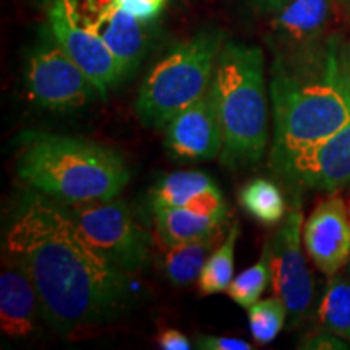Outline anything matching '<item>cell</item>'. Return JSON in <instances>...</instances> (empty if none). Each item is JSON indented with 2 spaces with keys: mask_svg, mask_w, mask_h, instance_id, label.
<instances>
[{
  "mask_svg": "<svg viewBox=\"0 0 350 350\" xmlns=\"http://www.w3.org/2000/svg\"><path fill=\"white\" fill-rule=\"evenodd\" d=\"M240 229L237 222L230 226L227 230L224 242L211 253L206 265L201 271L198 278L200 291L204 295L221 294L229 288L232 279H234V265H235V243H237Z\"/></svg>",
  "mask_w": 350,
  "mask_h": 350,
  "instance_id": "ffe728a7",
  "label": "cell"
},
{
  "mask_svg": "<svg viewBox=\"0 0 350 350\" xmlns=\"http://www.w3.org/2000/svg\"><path fill=\"white\" fill-rule=\"evenodd\" d=\"M26 88L34 103L54 111H70L103 99L98 86L59 44H41L26 65Z\"/></svg>",
  "mask_w": 350,
  "mask_h": 350,
  "instance_id": "ba28073f",
  "label": "cell"
},
{
  "mask_svg": "<svg viewBox=\"0 0 350 350\" xmlns=\"http://www.w3.org/2000/svg\"><path fill=\"white\" fill-rule=\"evenodd\" d=\"M3 252L29 274L42 318L60 332L120 318L133 299L130 274L88 242L62 203L36 190L13 213Z\"/></svg>",
  "mask_w": 350,
  "mask_h": 350,
  "instance_id": "6da1fadb",
  "label": "cell"
},
{
  "mask_svg": "<svg viewBox=\"0 0 350 350\" xmlns=\"http://www.w3.org/2000/svg\"><path fill=\"white\" fill-rule=\"evenodd\" d=\"M41 300L23 266L3 252L0 274V327L8 338H26L36 327Z\"/></svg>",
  "mask_w": 350,
  "mask_h": 350,
  "instance_id": "5bb4252c",
  "label": "cell"
},
{
  "mask_svg": "<svg viewBox=\"0 0 350 350\" xmlns=\"http://www.w3.org/2000/svg\"><path fill=\"white\" fill-rule=\"evenodd\" d=\"M214 187L208 174L180 170L164 177L151 191L152 208H185L204 190Z\"/></svg>",
  "mask_w": 350,
  "mask_h": 350,
  "instance_id": "ac0fdd59",
  "label": "cell"
},
{
  "mask_svg": "<svg viewBox=\"0 0 350 350\" xmlns=\"http://www.w3.org/2000/svg\"><path fill=\"white\" fill-rule=\"evenodd\" d=\"M196 347L203 350H252L253 345L237 338H219V336H196Z\"/></svg>",
  "mask_w": 350,
  "mask_h": 350,
  "instance_id": "d4e9b609",
  "label": "cell"
},
{
  "mask_svg": "<svg viewBox=\"0 0 350 350\" xmlns=\"http://www.w3.org/2000/svg\"><path fill=\"white\" fill-rule=\"evenodd\" d=\"M347 278H349V281H350V262H349V274H347Z\"/></svg>",
  "mask_w": 350,
  "mask_h": 350,
  "instance_id": "4dcf8cb0",
  "label": "cell"
},
{
  "mask_svg": "<svg viewBox=\"0 0 350 350\" xmlns=\"http://www.w3.org/2000/svg\"><path fill=\"white\" fill-rule=\"evenodd\" d=\"M222 46V33L216 28H204L165 54L139 88L135 111L142 124L163 129L206 93Z\"/></svg>",
  "mask_w": 350,
  "mask_h": 350,
  "instance_id": "5b68a950",
  "label": "cell"
},
{
  "mask_svg": "<svg viewBox=\"0 0 350 350\" xmlns=\"http://www.w3.org/2000/svg\"><path fill=\"white\" fill-rule=\"evenodd\" d=\"M279 177L294 188L326 193L350 187V120L332 137L297 156Z\"/></svg>",
  "mask_w": 350,
  "mask_h": 350,
  "instance_id": "7c38bea8",
  "label": "cell"
},
{
  "mask_svg": "<svg viewBox=\"0 0 350 350\" xmlns=\"http://www.w3.org/2000/svg\"><path fill=\"white\" fill-rule=\"evenodd\" d=\"M287 306L279 297L258 300L248 308V325L256 344H269L278 338L287 319Z\"/></svg>",
  "mask_w": 350,
  "mask_h": 350,
  "instance_id": "603a6c76",
  "label": "cell"
},
{
  "mask_svg": "<svg viewBox=\"0 0 350 350\" xmlns=\"http://www.w3.org/2000/svg\"><path fill=\"white\" fill-rule=\"evenodd\" d=\"M319 325L325 331L350 342V281L342 275H331L318 306Z\"/></svg>",
  "mask_w": 350,
  "mask_h": 350,
  "instance_id": "d6986e66",
  "label": "cell"
},
{
  "mask_svg": "<svg viewBox=\"0 0 350 350\" xmlns=\"http://www.w3.org/2000/svg\"><path fill=\"white\" fill-rule=\"evenodd\" d=\"M271 279H273V269H271V240L262 245L260 260L255 265L245 269L239 275L232 279L227 294L235 304L250 308L255 301L260 300L262 292L266 291Z\"/></svg>",
  "mask_w": 350,
  "mask_h": 350,
  "instance_id": "7402d4cb",
  "label": "cell"
},
{
  "mask_svg": "<svg viewBox=\"0 0 350 350\" xmlns=\"http://www.w3.org/2000/svg\"><path fill=\"white\" fill-rule=\"evenodd\" d=\"M304 243L314 266L326 275L338 274L350 258V211L332 196L319 203L304 224Z\"/></svg>",
  "mask_w": 350,
  "mask_h": 350,
  "instance_id": "4fadbf2b",
  "label": "cell"
},
{
  "mask_svg": "<svg viewBox=\"0 0 350 350\" xmlns=\"http://www.w3.org/2000/svg\"><path fill=\"white\" fill-rule=\"evenodd\" d=\"M164 144L175 159L206 161L221 154L224 137L211 86L165 125Z\"/></svg>",
  "mask_w": 350,
  "mask_h": 350,
  "instance_id": "8fae6325",
  "label": "cell"
},
{
  "mask_svg": "<svg viewBox=\"0 0 350 350\" xmlns=\"http://www.w3.org/2000/svg\"><path fill=\"white\" fill-rule=\"evenodd\" d=\"M222 232L211 237L191 240L167 247L164 255V274L174 286H187L200 278L201 271L206 265L208 258L216 250Z\"/></svg>",
  "mask_w": 350,
  "mask_h": 350,
  "instance_id": "e0dca14e",
  "label": "cell"
},
{
  "mask_svg": "<svg viewBox=\"0 0 350 350\" xmlns=\"http://www.w3.org/2000/svg\"><path fill=\"white\" fill-rule=\"evenodd\" d=\"M64 206L88 242L109 261L130 275L143 269L150 256V235L138 226L122 201L112 198Z\"/></svg>",
  "mask_w": 350,
  "mask_h": 350,
  "instance_id": "8992f818",
  "label": "cell"
},
{
  "mask_svg": "<svg viewBox=\"0 0 350 350\" xmlns=\"http://www.w3.org/2000/svg\"><path fill=\"white\" fill-rule=\"evenodd\" d=\"M340 2H342V3H345V5H347V7L350 8V0H340Z\"/></svg>",
  "mask_w": 350,
  "mask_h": 350,
  "instance_id": "f546056e",
  "label": "cell"
},
{
  "mask_svg": "<svg viewBox=\"0 0 350 350\" xmlns=\"http://www.w3.org/2000/svg\"><path fill=\"white\" fill-rule=\"evenodd\" d=\"M157 345L164 350H190L191 345L187 336L177 329H165L157 336Z\"/></svg>",
  "mask_w": 350,
  "mask_h": 350,
  "instance_id": "4316f807",
  "label": "cell"
},
{
  "mask_svg": "<svg viewBox=\"0 0 350 350\" xmlns=\"http://www.w3.org/2000/svg\"><path fill=\"white\" fill-rule=\"evenodd\" d=\"M336 0H291L273 20V33L291 52L323 44L334 18Z\"/></svg>",
  "mask_w": 350,
  "mask_h": 350,
  "instance_id": "9a60e30c",
  "label": "cell"
},
{
  "mask_svg": "<svg viewBox=\"0 0 350 350\" xmlns=\"http://www.w3.org/2000/svg\"><path fill=\"white\" fill-rule=\"evenodd\" d=\"M18 177L39 193L64 204L112 200L129 183L124 157L111 148L65 137L23 135Z\"/></svg>",
  "mask_w": 350,
  "mask_h": 350,
  "instance_id": "3957f363",
  "label": "cell"
},
{
  "mask_svg": "<svg viewBox=\"0 0 350 350\" xmlns=\"http://www.w3.org/2000/svg\"><path fill=\"white\" fill-rule=\"evenodd\" d=\"M339 62L350 86V44H339Z\"/></svg>",
  "mask_w": 350,
  "mask_h": 350,
  "instance_id": "83f0119b",
  "label": "cell"
},
{
  "mask_svg": "<svg viewBox=\"0 0 350 350\" xmlns=\"http://www.w3.org/2000/svg\"><path fill=\"white\" fill-rule=\"evenodd\" d=\"M52 38L98 86L103 99L125 80L126 72L107 44L70 16L64 0H52L47 10Z\"/></svg>",
  "mask_w": 350,
  "mask_h": 350,
  "instance_id": "30bf717a",
  "label": "cell"
},
{
  "mask_svg": "<svg viewBox=\"0 0 350 350\" xmlns=\"http://www.w3.org/2000/svg\"><path fill=\"white\" fill-rule=\"evenodd\" d=\"M64 3L78 25L107 44L126 75L138 68L150 47L151 25L122 10L116 0H64Z\"/></svg>",
  "mask_w": 350,
  "mask_h": 350,
  "instance_id": "9c48e42d",
  "label": "cell"
},
{
  "mask_svg": "<svg viewBox=\"0 0 350 350\" xmlns=\"http://www.w3.org/2000/svg\"><path fill=\"white\" fill-rule=\"evenodd\" d=\"M116 3L137 20L151 25L159 18L167 0H116Z\"/></svg>",
  "mask_w": 350,
  "mask_h": 350,
  "instance_id": "cb8c5ba5",
  "label": "cell"
},
{
  "mask_svg": "<svg viewBox=\"0 0 350 350\" xmlns=\"http://www.w3.org/2000/svg\"><path fill=\"white\" fill-rule=\"evenodd\" d=\"M242 206L265 224H278L284 219L286 201L278 185L266 178L248 182L240 191Z\"/></svg>",
  "mask_w": 350,
  "mask_h": 350,
  "instance_id": "44dd1931",
  "label": "cell"
},
{
  "mask_svg": "<svg viewBox=\"0 0 350 350\" xmlns=\"http://www.w3.org/2000/svg\"><path fill=\"white\" fill-rule=\"evenodd\" d=\"M256 2L260 3L262 8H266V10H269V12L278 10L279 12L284 5H287L291 0H256Z\"/></svg>",
  "mask_w": 350,
  "mask_h": 350,
  "instance_id": "f1b7e54d",
  "label": "cell"
},
{
  "mask_svg": "<svg viewBox=\"0 0 350 350\" xmlns=\"http://www.w3.org/2000/svg\"><path fill=\"white\" fill-rule=\"evenodd\" d=\"M227 216H211L190 208H154V226L165 247L211 237L222 232Z\"/></svg>",
  "mask_w": 350,
  "mask_h": 350,
  "instance_id": "2e32d148",
  "label": "cell"
},
{
  "mask_svg": "<svg viewBox=\"0 0 350 350\" xmlns=\"http://www.w3.org/2000/svg\"><path fill=\"white\" fill-rule=\"evenodd\" d=\"M339 44L338 38L329 36L310 49L275 57L271 164L278 175L350 120V86L339 62Z\"/></svg>",
  "mask_w": 350,
  "mask_h": 350,
  "instance_id": "7a4b0ae2",
  "label": "cell"
},
{
  "mask_svg": "<svg viewBox=\"0 0 350 350\" xmlns=\"http://www.w3.org/2000/svg\"><path fill=\"white\" fill-rule=\"evenodd\" d=\"M211 90L224 137L222 164L240 169L260 163L268 143L265 55L260 47L224 42Z\"/></svg>",
  "mask_w": 350,
  "mask_h": 350,
  "instance_id": "277c9868",
  "label": "cell"
},
{
  "mask_svg": "<svg viewBox=\"0 0 350 350\" xmlns=\"http://www.w3.org/2000/svg\"><path fill=\"white\" fill-rule=\"evenodd\" d=\"M300 349H349V345L344 342L342 338H339V336L332 334L329 331H325L323 332H318V334H313L310 336V338H306L301 340V345H299Z\"/></svg>",
  "mask_w": 350,
  "mask_h": 350,
  "instance_id": "484cf974",
  "label": "cell"
},
{
  "mask_svg": "<svg viewBox=\"0 0 350 350\" xmlns=\"http://www.w3.org/2000/svg\"><path fill=\"white\" fill-rule=\"evenodd\" d=\"M304 224V213L297 198L271 240V281L275 297L287 306L291 326H299L312 317L317 295L314 279L301 250Z\"/></svg>",
  "mask_w": 350,
  "mask_h": 350,
  "instance_id": "52a82bcc",
  "label": "cell"
}]
</instances>
